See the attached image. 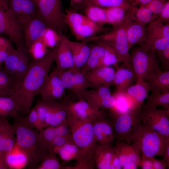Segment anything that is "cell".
Wrapping results in <instances>:
<instances>
[{"instance_id":"obj_1","label":"cell","mask_w":169,"mask_h":169,"mask_svg":"<svg viewBox=\"0 0 169 169\" xmlns=\"http://www.w3.org/2000/svg\"><path fill=\"white\" fill-rule=\"evenodd\" d=\"M56 50V46L42 57L33 59L29 62L28 70L19 85L10 95L19 100L20 114L27 115L30 112L34 98L38 93L55 61Z\"/></svg>"},{"instance_id":"obj_2","label":"cell","mask_w":169,"mask_h":169,"mask_svg":"<svg viewBox=\"0 0 169 169\" xmlns=\"http://www.w3.org/2000/svg\"><path fill=\"white\" fill-rule=\"evenodd\" d=\"M13 125L16 143L27 158L26 166L36 169L49 153L47 146L40 139L37 129L28 128L16 119Z\"/></svg>"},{"instance_id":"obj_3","label":"cell","mask_w":169,"mask_h":169,"mask_svg":"<svg viewBox=\"0 0 169 169\" xmlns=\"http://www.w3.org/2000/svg\"><path fill=\"white\" fill-rule=\"evenodd\" d=\"M127 18L126 13L123 20L113 26L110 31L99 36L89 37L83 41L86 42L100 41L108 44L114 50L119 62H122L125 66L132 70L125 28Z\"/></svg>"},{"instance_id":"obj_4","label":"cell","mask_w":169,"mask_h":169,"mask_svg":"<svg viewBox=\"0 0 169 169\" xmlns=\"http://www.w3.org/2000/svg\"><path fill=\"white\" fill-rule=\"evenodd\" d=\"M68 126L73 143L80 149L94 155L97 146L93 120L82 119L67 112Z\"/></svg>"},{"instance_id":"obj_5","label":"cell","mask_w":169,"mask_h":169,"mask_svg":"<svg viewBox=\"0 0 169 169\" xmlns=\"http://www.w3.org/2000/svg\"><path fill=\"white\" fill-rule=\"evenodd\" d=\"M131 48V62L136 82L145 81L151 74L161 70L155 50L141 45Z\"/></svg>"},{"instance_id":"obj_6","label":"cell","mask_w":169,"mask_h":169,"mask_svg":"<svg viewBox=\"0 0 169 169\" xmlns=\"http://www.w3.org/2000/svg\"><path fill=\"white\" fill-rule=\"evenodd\" d=\"M37 15L49 28L58 34L67 29L65 14L61 0H38L36 2Z\"/></svg>"},{"instance_id":"obj_7","label":"cell","mask_w":169,"mask_h":169,"mask_svg":"<svg viewBox=\"0 0 169 169\" xmlns=\"http://www.w3.org/2000/svg\"><path fill=\"white\" fill-rule=\"evenodd\" d=\"M169 137L142 125L132 143L138 146L141 157L162 156Z\"/></svg>"},{"instance_id":"obj_8","label":"cell","mask_w":169,"mask_h":169,"mask_svg":"<svg viewBox=\"0 0 169 169\" xmlns=\"http://www.w3.org/2000/svg\"><path fill=\"white\" fill-rule=\"evenodd\" d=\"M141 108H133L116 119L113 123L115 139L132 143L142 126L139 117Z\"/></svg>"},{"instance_id":"obj_9","label":"cell","mask_w":169,"mask_h":169,"mask_svg":"<svg viewBox=\"0 0 169 169\" xmlns=\"http://www.w3.org/2000/svg\"><path fill=\"white\" fill-rule=\"evenodd\" d=\"M6 51L7 55L3 61V68L15 79L19 86L28 68V52L26 49H15L10 42Z\"/></svg>"},{"instance_id":"obj_10","label":"cell","mask_w":169,"mask_h":169,"mask_svg":"<svg viewBox=\"0 0 169 169\" xmlns=\"http://www.w3.org/2000/svg\"><path fill=\"white\" fill-rule=\"evenodd\" d=\"M8 36L17 48L26 49L22 31L10 11L8 0H0V35Z\"/></svg>"},{"instance_id":"obj_11","label":"cell","mask_w":169,"mask_h":169,"mask_svg":"<svg viewBox=\"0 0 169 169\" xmlns=\"http://www.w3.org/2000/svg\"><path fill=\"white\" fill-rule=\"evenodd\" d=\"M139 117L142 125L169 137V109L141 108Z\"/></svg>"},{"instance_id":"obj_12","label":"cell","mask_w":169,"mask_h":169,"mask_svg":"<svg viewBox=\"0 0 169 169\" xmlns=\"http://www.w3.org/2000/svg\"><path fill=\"white\" fill-rule=\"evenodd\" d=\"M145 41L142 44L155 51L164 50L169 46V24L162 23L155 20L146 27Z\"/></svg>"},{"instance_id":"obj_13","label":"cell","mask_w":169,"mask_h":169,"mask_svg":"<svg viewBox=\"0 0 169 169\" xmlns=\"http://www.w3.org/2000/svg\"><path fill=\"white\" fill-rule=\"evenodd\" d=\"M65 97L62 103L67 112L82 119H90L93 121L105 119L106 114L104 110L91 105L84 100L73 102L69 101L67 97Z\"/></svg>"},{"instance_id":"obj_14","label":"cell","mask_w":169,"mask_h":169,"mask_svg":"<svg viewBox=\"0 0 169 169\" xmlns=\"http://www.w3.org/2000/svg\"><path fill=\"white\" fill-rule=\"evenodd\" d=\"M9 7L22 32L25 24L37 16L36 2L33 0H8Z\"/></svg>"},{"instance_id":"obj_15","label":"cell","mask_w":169,"mask_h":169,"mask_svg":"<svg viewBox=\"0 0 169 169\" xmlns=\"http://www.w3.org/2000/svg\"><path fill=\"white\" fill-rule=\"evenodd\" d=\"M65 89L55 69L49 74L38 93L42 99L57 100L63 97Z\"/></svg>"},{"instance_id":"obj_16","label":"cell","mask_w":169,"mask_h":169,"mask_svg":"<svg viewBox=\"0 0 169 169\" xmlns=\"http://www.w3.org/2000/svg\"><path fill=\"white\" fill-rule=\"evenodd\" d=\"M48 28L37 16L31 18L25 24L22 33L24 44L28 51L34 43L41 40Z\"/></svg>"},{"instance_id":"obj_17","label":"cell","mask_w":169,"mask_h":169,"mask_svg":"<svg viewBox=\"0 0 169 169\" xmlns=\"http://www.w3.org/2000/svg\"><path fill=\"white\" fill-rule=\"evenodd\" d=\"M115 69L110 66L100 67L90 70L85 74L89 88L97 89L104 86L113 85Z\"/></svg>"},{"instance_id":"obj_18","label":"cell","mask_w":169,"mask_h":169,"mask_svg":"<svg viewBox=\"0 0 169 169\" xmlns=\"http://www.w3.org/2000/svg\"><path fill=\"white\" fill-rule=\"evenodd\" d=\"M115 153L118 157L122 167L126 163L133 162L138 166L141 155L138 146L135 143L131 144L126 142L117 141L113 147Z\"/></svg>"},{"instance_id":"obj_19","label":"cell","mask_w":169,"mask_h":169,"mask_svg":"<svg viewBox=\"0 0 169 169\" xmlns=\"http://www.w3.org/2000/svg\"><path fill=\"white\" fill-rule=\"evenodd\" d=\"M126 13L127 19L125 28L129 48L130 49L135 44L143 43L146 38V28L145 25L133 20V15L128 9Z\"/></svg>"},{"instance_id":"obj_20","label":"cell","mask_w":169,"mask_h":169,"mask_svg":"<svg viewBox=\"0 0 169 169\" xmlns=\"http://www.w3.org/2000/svg\"><path fill=\"white\" fill-rule=\"evenodd\" d=\"M66 41L71 53L73 61V67L70 71L73 72L80 71L87 60L90 52V47L84 41H73L67 37Z\"/></svg>"},{"instance_id":"obj_21","label":"cell","mask_w":169,"mask_h":169,"mask_svg":"<svg viewBox=\"0 0 169 169\" xmlns=\"http://www.w3.org/2000/svg\"><path fill=\"white\" fill-rule=\"evenodd\" d=\"M63 146L74 156L77 162L73 166L64 167L66 169H93L95 167L94 155L79 148L73 143H67Z\"/></svg>"},{"instance_id":"obj_22","label":"cell","mask_w":169,"mask_h":169,"mask_svg":"<svg viewBox=\"0 0 169 169\" xmlns=\"http://www.w3.org/2000/svg\"><path fill=\"white\" fill-rule=\"evenodd\" d=\"M93 124L97 144L112 145L115 140L113 123L103 119L95 120Z\"/></svg>"},{"instance_id":"obj_23","label":"cell","mask_w":169,"mask_h":169,"mask_svg":"<svg viewBox=\"0 0 169 169\" xmlns=\"http://www.w3.org/2000/svg\"><path fill=\"white\" fill-rule=\"evenodd\" d=\"M59 34L60 39L56 46L55 69L57 71L71 70L73 67V61L71 53L66 42L67 37L62 33Z\"/></svg>"},{"instance_id":"obj_24","label":"cell","mask_w":169,"mask_h":169,"mask_svg":"<svg viewBox=\"0 0 169 169\" xmlns=\"http://www.w3.org/2000/svg\"><path fill=\"white\" fill-rule=\"evenodd\" d=\"M16 143L13 125L9 122L7 117H0V152L5 156Z\"/></svg>"},{"instance_id":"obj_25","label":"cell","mask_w":169,"mask_h":169,"mask_svg":"<svg viewBox=\"0 0 169 169\" xmlns=\"http://www.w3.org/2000/svg\"><path fill=\"white\" fill-rule=\"evenodd\" d=\"M66 121L67 111L64 105L62 102L51 100L46 114L44 128L49 126H56Z\"/></svg>"},{"instance_id":"obj_26","label":"cell","mask_w":169,"mask_h":169,"mask_svg":"<svg viewBox=\"0 0 169 169\" xmlns=\"http://www.w3.org/2000/svg\"><path fill=\"white\" fill-rule=\"evenodd\" d=\"M117 64L114 66L116 70L113 85H115L116 88L115 93L124 94L128 88L132 85L136 78L132 70L126 67H119Z\"/></svg>"},{"instance_id":"obj_27","label":"cell","mask_w":169,"mask_h":169,"mask_svg":"<svg viewBox=\"0 0 169 169\" xmlns=\"http://www.w3.org/2000/svg\"><path fill=\"white\" fill-rule=\"evenodd\" d=\"M145 81L149 85L151 94L169 91V70H160L149 76Z\"/></svg>"},{"instance_id":"obj_28","label":"cell","mask_w":169,"mask_h":169,"mask_svg":"<svg viewBox=\"0 0 169 169\" xmlns=\"http://www.w3.org/2000/svg\"><path fill=\"white\" fill-rule=\"evenodd\" d=\"M115 154L111 145L97 144L94 154L95 167L98 169H110Z\"/></svg>"},{"instance_id":"obj_29","label":"cell","mask_w":169,"mask_h":169,"mask_svg":"<svg viewBox=\"0 0 169 169\" xmlns=\"http://www.w3.org/2000/svg\"><path fill=\"white\" fill-rule=\"evenodd\" d=\"M95 42L96 44L90 47V52L87 60L81 69V72L84 75L88 72L98 67L104 55V46L100 42Z\"/></svg>"},{"instance_id":"obj_30","label":"cell","mask_w":169,"mask_h":169,"mask_svg":"<svg viewBox=\"0 0 169 169\" xmlns=\"http://www.w3.org/2000/svg\"><path fill=\"white\" fill-rule=\"evenodd\" d=\"M21 105L14 96L0 97V117H12L14 119L19 113Z\"/></svg>"},{"instance_id":"obj_31","label":"cell","mask_w":169,"mask_h":169,"mask_svg":"<svg viewBox=\"0 0 169 169\" xmlns=\"http://www.w3.org/2000/svg\"><path fill=\"white\" fill-rule=\"evenodd\" d=\"M68 26L76 39L81 41L106 29L103 26L94 22L90 24L71 25Z\"/></svg>"},{"instance_id":"obj_32","label":"cell","mask_w":169,"mask_h":169,"mask_svg":"<svg viewBox=\"0 0 169 169\" xmlns=\"http://www.w3.org/2000/svg\"><path fill=\"white\" fill-rule=\"evenodd\" d=\"M5 159L8 169H22L26 166L28 163L26 156L17 143L5 155Z\"/></svg>"},{"instance_id":"obj_33","label":"cell","mask_w":169,"mask_h":169,"mask_svg":"<svg viewBox=\"0 0 169 169\" xmlns=\"http://www.w3.org/2000/svg\"><path fill=\"white\" fill-rule=\"evenodd\" d=\"M150 90L149 85L146 82L139 81L129 87L125 93L133 98L136 102V107L140 108L148 96Z\"/></svg>"},{"instance_id":"obj_34","label":"cell","mask_w":169,"mask_h":169,"mask_svg":"<svg viewBox=\"0 0 169 169\" xmlns=\"http://www.w3.org/2000/svg\"><path fill=\"white\" fill-rule=\"evenodd\" d=\"M130 7V5L126 2L105 9L108 23L113 26L119 23L124 19Z\"/></svg>"},{"instance_id":"obj_35","label":"cell","mask_w":169,"mask_h":169,"mask_svg":"<svg viewBox=\"0 0 169 169\" xmlns=\"http://www.w3.org/2000/svg\"><path fill=\"white\" fill-rule=\"evenodd\" d=\"M18 87L15 79L3 68H0V97L11 95Z\"/></svg>"},{"instance_id":"obj_36","label":"cell","mask_w":169,"mask_h":169,"mask_svg":"<svg viewBox=\"0 0 169 169\" xmlns=\"http://www.w3.org/2000/svg\"><path fill=\"white\" fill-rule=\"evenodd\" d=\"M111 95L110 86H104L97 89L87 90L84 93V100L96 107L104 98Z\"/></svg>"},{"instance_id":"obj_37","label":"cell","mask_w":169,"mask_h":169,"mask_svg":"<svg viewBox=\"0 0 169 169\" xmlns=\"http://www.w3.org/2000/svg\"><path fill=\"white\" fill-rule=\"evenodd\" d=\"M73 73V89L72 92L79 100H84L85 92L89 88V84L85 75L80 71Z\"/></svg>"},{"instance_id":"obj_38","label":"cell","mask_w":169,"mask_h":169,"mask_svg":"<svg viewBox=\"0 0 169 169\" xmlns=\"http://www.w3.org/2000/svg\"><path fill=\"white\" fill-rule=\"evenodd\" d=\"M84 11L85 16L92 22L102 26L108 23L105 9L90 6L85 7Z\"/></svg>"},{"instance_id":"obj_39","label":"cell","mask_w":169,"mask_h":169,"mask_svg":"<svg viewBox=\"0 0 169 169\" xmlns=\"http://www.w3.org/2000/svg\"><path fill=\"white\" fill-rule=\"evenodd\" d=\"M143 108H155L161 106L169 109V91L148 95Z\"/></svg>"},{"instance_id":"obj_40","label":"cell","mask_w":169,"mask_h":169,"mask_svg":"<svg viewBox=\"0 0 169 169\" xmlns=\"http://www.w3.org/2000/svg\"><path fill=\"white\" fill-rule=\"evenodd\" d=\"M126 2H127L126 0H84L74 6L72 10L76 12L90 6L107 8L119 5Z\"/></svg>"},{"instance_id":"obj_41","label":"cell","mask_w":169,"mask_h":169,"mask_svg":"<svg viewBox=\"0 0 169 169\" xmlns=\"http://www.w3.org/2000/svg\"><path fill=\"white\" fill-rule=\"evenodd\" d=\"M14 119L17 120L28 128H34L38 131L41 129L35 106L30 110L27 115L25 116L19 113Z\"/></svg>"},{"instance_id":"obj_42","label":"cell","mask_w":169,"mask_h":169,"mask_svg":"<svg viewBox=\"0 0 169 169\" xmlns=\"http://www.w3.org/2000/svg\"><path fill=\"white\" fill-rule=\"evenodd\" d=\"M133 20L145 25L155 20L157 15L153 13L147 7L145 6L133 7Z\"/></svg>"},{"instance_id":"obj_43","label":"cell","mask_w":169,"mask_h":169,"mask_svg":"<svg viewBox=\"0 0 169 169\" xmlns=\"http://www.w3.org/2000/svg\"><path fill=\"white\" fill-rule=\"evenodd\" d=\"M98 41L101 43L105 48L104 55L101 60L98 67L109 66L112 65L115 66L117 64V63L119 62L112 48L110 45L103 42Z\"/></svg>"},{"instance_id":"obj_44","label":"cell","mask_w":169,"mask_h":169,"mask_svg":"<svg viewBox=\"0 0 169 169\" xmlns=\"http://www.w3.org/2000/svg\"><path fill=\"white\" fill-rule=\"evenodd\" d=\"M64 169L55 153L50 152L42 160L36 169Z\"/></svg>"},{"instance_id":"obj_45","label":"cell","mask_w":169,"mask_h":169,"mask_svg":"<svg viewBox=\"0 0 169 169\" xmlns=\"http://www.w3.org/2000/svg\"><path fill=\"white\" fill-rule=\"evenodd\" d=\"M65 21L68 26L90 24L93 22L85 16L72 10H69L65 14Z\"/></svg>"},{"instance_id":"obj_46","label":"cell","mask_w":169,"mask_h":169,"mask_svg":"<svg viewBox=\"0 0 169 169\" xmlns=\"http://www.w3.org/2000/svg\"><path fill=\"white\" fill-rule=\"evenodd\" d=\"M38 131L39 138L47 146L49 152L53 140L57 136L55 127H46Z\"/></svg>"},{"instance_id":"obj_47","label":"cell","mask_w":169,"mask_h":169,"mask_svg":"<svg viewBox=\"0 0 169 169\" xmlns=\"http://www.w3.org/2000/svg\"><path fill=\"white\" fill-rule=\"evenodd\" d=\"M60 35L54 29L48 28L42 37L41 40L47 47L53 48L57 44Z\"/></svg>"},{"instance_id":"obj_48","label":"cell","mask_w":169,"mask_h":169,"mask_svg":"<svg viewBox=\"0 0 169 169\" xmlns=\"http://www.w3.org/2000/svg\"><path fill=\"white\" fill-rule=\"evenodd\" d=\"M50 101L51 100L42 99V100L38 101L35 106L41 129L44 127L45 117L49 108Z\"/></svg>"},{"instance_id":"obj_49","label":"cell","mask_w":169,"mask_h":169,"mask_svg":"<svg viewBox=\"0 0 169 169\" xmlns=\"http://www.w3.org/2000/svg\"><path fill=\"white\" fill-rule=\"evenodd\" d=\"M47 47L41 40H40L34 43L28 52L31 54L33 59H38L42 57L48 52Z\"/></svg>"},{"instance_id":"obj_50","label":"cell","mask_w":169,"mask_h":169,"mask_svg":"<svg viewBox=\"0 0 169 169\" xmlns=\"http://www.w3.org/2000/svg\"><path fill=\"white\" fill-rule=\"evenodd\" d=\"M68 143H73L71 135L56 136L53 140L49 152H53L55 149L63 146Z\"/></svg>"},{"instance_id":"obj_51","label":"cell","mask_w":169,"mask_h":169,"mask_svg":"<svg viewBox=\"0 0 169 169\" xmlns=\"http://www.w3.org/2000/svg\"><path fill=\"white\" fill-rule=\"evenodd\" d=\"M156 52L158 63L160 62L164 70H169V46L164 50Z\"/></svg>"},{"instance_id":"obj_52","label":"cell","mask_w":169,"mask_h":169,"mask_svg":"<svg viewBox=\"0 0 169 169\" xmlns=\"http://www.w3.org/2000/svg\"><path fill=\"white\" fill-rule=\"evenodd\" d=\"M168 0H152L145 6L149 8L153 13L158 15Z\"/></svg>"},{"instance_id":"obj_53","label":"cell","mask_w":169,"mask_h":169,"mask_svg":"<svg viewBox=\"0 0 169 169\" xmlns=\"http://www.w3.org/2000/svg\"><path fill=\"white\" fill-rule=\"evenodd\" d=\"M156 20L163 23L169 24V0L166 3Z\"/></svg>"},{"instance_id":"obj_54","label":"cell","mask_w":169,"mask_h":169,"mask_svg":"<svg viewBox=\"0 0 169 169\" xmlns=\"http://www.w3.org/2000/svg\"><path fill=\"white\" fill-rule=\"evenodd\" d=\"M53 152L57 153L61 159L64 161H68L74 159L73 155L63 146L55 149Z\"/></svg>"},{"instance_id":"obj_55","label":"cell","mask_w":169,"mask_h":169,"mask_svg":"<svg viewBox=\"0 0 169 169\" xmlns=\"http://www.w3.org/2000/svg\"><path fill=\"white\" fill-rule=\"evenodd\" d=\"M154 157H141L139 166L143 169H153V162Z\"/></svg>"},{"instance_id":"obj_56","label":"cell","mask_w":169,"mask_h":169,"mask_svg":"<svg viewBox=\"0 0 169 169\" xmlns=\"http://www.w3.org/2000/svg\"><path fill=\"white\" fill-rule=\"evenodd\" d=\"M152 0H126L130 6L137 7L145 6Z\"/></svg>"},{"instance_id":"obj_57","label":"cell","mask_w":169,"mask_h":169,"mask_svg":"<svg viewBox=\"0 0 169 169\" xmlns=\"http://www.w3.org/2000/svg\"><path fill=\"white\" fill-rule=\"evenodd\" d=\"M166 167L165 163L162 159H157L154 157L153 162V169H165Z\"/></svg>"},{"instance_id":"obj_58","label":"cell","mask_w":169,"mask_h":169,"mask_svg":"<svg viewBox=\"0 0 169 169\" xmlns=\"http://www.w3.org/2000/svg\"><path fill=\"white\" fill-rule=\"evenodd\" d=\"M122 167L118 157L115 154L111 162L110 169H120Z\"/></svg>"},{"instance_id":"obj_59","label":"cell","mask_w":169,"mask_h":169,"mask_svg":"<svg viewBox=\"0 0 169 169\" xmlns=\"http://www.w3.org/2000/svg\"><path fill=\"white\" fill-rule=\"evenodd\" d=\"M162 160L165 163L166 167L169 168V142L166 144L162 155Z\"/></svg>"},{"instance_id":"obj_60","label":"cell","mask_w":169,"mask_h":169,"mask_svg":"<svg viewBox=\"0 0 169 169\" xmlns=\"http://www.w3.org/2000/svg\"><path fill=\"white\" fill-rule=\"evenodd\" d=\"M8 168L6 163L5 156L0 152V169H7Z\"/></svg>"},{"instance_id":"obj_61","label":"cell","mask_w":169,"mask_h":169,"mask_svg":"<svg viewBox=\"0 0 169 169\" xmlns=\"http://www.w3.org/2000/svg\"><path fill=\"white\" fill-rule=\"evenodd\" d=\"M138 166L135 163L133 162H128L122 168L124 169H136Z\"/></svg>"},{"instance_id":"obj_62","label":"cell","mask_w":169,"mask_h":169,"mask_svg":"<svg viewBox=\"0 0 169 169\" xmlns=\"http://www.w3.org/2000/svg\"><path fill=\"white\" fill-rule=\"evenodd\" d=\"M34 0V1H35L36 2H37L38 0Z\"/></svg>"},{"instance_id":"obj_63","label":"cell","mask_w":169,"mask_h":169,"mask_svg":"<svg viewBox=\"0 0 169 169\" xmlns=\"http://www.w3.org/2000/svg\"></svg>"}]
</instances>
